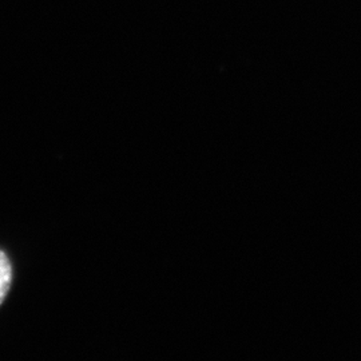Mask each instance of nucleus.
Returning a JSON list of instances; mask_svg holds the SVG:
<instances>
[{
    "mask_svg": "<svg viewBox=\"0 0 361 361\" xmlns=\"http://www.w3.org/2000/svg\"><path fill=\"white\" fill-rule=\"evenodd\" d=\"M13 283V265L7 255L0 250V304L7 296Z\"/></svg>",
    "mask_w": 361,
    "mask_h": 361,
    "instance_id": "f257e3e1",
    "label": "nucleus"
}]
</instances>
